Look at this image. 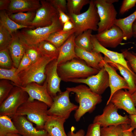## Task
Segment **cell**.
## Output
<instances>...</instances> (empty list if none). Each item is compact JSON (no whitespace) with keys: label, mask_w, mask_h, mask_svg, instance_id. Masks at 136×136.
Listing matches in <instances>:
<instances>
[{"label":"cell","mask_w":136,"mask_h":136,"mask_svg":"<svg viewBox=\"0 0 136 136\" xmlns=\"http://www.w3.org/2000/svg\"><path fill=\"white\" fill-rule=\"evenodd\" d=\"M100 44L106 48H115L122 43L123 34L121 29L114 25L110 29L95 35Z\"/></svg>","instance_id":"14"},{"label":"cell","mask_w":136,"mask_h":136,"mask_svg":"<svg viewBox=\"0 0 136 136\" xmlns=\"http://www.w3.org/2000/svg\"><path fill=\"white\" fill-rule=\"evenodd\" d=\"M42 56L57 59L59 54V48L46 40L36 45Z\"/></svg>","instance_id":"28"},{"label":"cell","mask_w":136,"mask_h":136,"mask_svg":"<svg viewBox=\"0 0 136 136\" xmlns=\"http://www.w3.org/2000/svg\"><path fill=\"white\" fill-rule=\"evenodd\" d=\"M25 53L32 63L35 62L42 56L36 45H29L26 44Z\"/></svg>","instance_id":"39"},{"label":"cell","mask_w":136,"mask_h":136,"mask_svg":"<svg viewBox=\"0 0 136 136\" xmlns=\"http://www.w3.org/2000/svg\"><path fill=\"white\" fill-rule=\"evenodd\" d=\"M11 118L22 136H49L44 129L38 130L35 127L26 116H14Z\"/></svg>","instance_id":"16"},{"label":"cell","mask_w":136,"mask_h":136,"mask_svg":"<svg viewBox=\"0 0 136 136\" xmlns=\"http://www.w3.org/2000/svg\"><path fill=\"white\" fill-rule=\"evenodd\" d=\"M9 133H19L10 117L0 116V136H5Z\"/></svg>","instance_id":"32"},{"label":"cell","mask_w":136,"mask_h":136,"mask_svg":"<svg viewBox=\"0 0 136 136\" xmlns=\"http://www.w3.org/2000/svg\"><path fill=\"white\" fill-rule=\"evenodd\" d=\"M132 30L133 37L136 38V19L133 23L132 26Z\"/></svg>","instance_id":"51"},{"label":"cell","mask_w":136,"mask_h":136,"mask_svg":"<svg viewBox=\"0 0 136 136\" xmlns=\"http://www.w3.org/2000/svg\"><path fill=\"white\" fill-rule=\"evenodd\" d=\"M36 11L20 12L8 14L9 17L17 23L24 26H30L35 17Z\"/></svg>","instance_id":"29"},{"label":"cell","mask_w":136,"mask_h":136,"mask_svg":"<svg viewBox=\"0 0 136 136\" xmlns=\"http://www.w3.org/2000/svg\"><path fill=\"white\" fill-rule=\"evenodd\" d=\"M128 116L130 120V126L134 129H136V114L129 115Z\"/></svg>","instance_id":"50"},{"label":"cell","mask_w":136,"mask_h":136,"mask_svg":"<svg viewBox=\"0 0 136 136\" xmlns=\"http://www.w3.org/2000/svg\"><path fill=\"white\" fill-rule=\"evenodd\" d=\"M63 26L60 23L58 14L53 19L52 24L45 27L22 29L18 31L19 35L27 45H36L45 40L52 33L61 30Z\"/></svg>","instance_id":"4"},{"label":"cell","mask_w":136,"mask_h":136,"mask_svg":"<svg viewBox=\"0 0 136 136\" xmlns=\"http://www.w3.org/2000/svg\"><path fill=\"white\" fill-rule=\"evenodd\" d=\"M66 89L75 93V100L79 104L74 115V119L77 122L87 113H92L96 105L102 101L101 95L94 93L89 87L83 84L67 87Z\"/></svg>","instance_id":"1"},{"label":"cell","mask_w":136,"mask_h":136,"mask_svg":"<svg viewBox=\"0 0 136 136\" xmlns=\"http://www.w3.org/2000/svg\"><path fill=\"white\" fill-rule=\"evenodd\" d=\"M124 58L128 62L131 67L135 73V84L136 85V56L126 49L121 50Z\"/></svg>","instance_id":"40"},{"label":"cell","mask_w":136,"mask_h":136,"mask_svg":"<svg viewBox=\"0 0 136 136\" xmlns=\"http://www.w3.org/2000/svg\"><path fill=\"white\" fill-rule=\"evenodd\" d=\"M133 136H136V129H134L133 131Z\"/></svg>","instance_id":"54"},{"label":"cell","mask_w":136,"mask_h":136,"mask_svg":"<svg viewBox=\"0 0 136 136\" xmlns=\"http://www.w3.org/2000/svg\"><path fill=\"white\" fill-rule=\"evenodd\" d=\"M48 107L44 103L37 100H27L18 108L14 116H26L29 121L36 124L38 130L43 129L49 116Z\"/></svg>","instance_id":"3"},{"label":"cell","mask_w":136,"mask_h":136,"mask_svg":"<svg viewBox=\"0 0 136 136\" xmlns=\"http://www.w3.org/2000/svg\"><path fill=\"white\" fill-rule=\"evenodd\" d=\"M70 82L86 84L92 91L100 95L109 86L108 74L104 67L95 75L86 78L73 80Z\"/></svg>","instance_id":"11"},{"label":"cell","mask_w":136,"mask_h":136,"mask_svg":"<svg viewBox=\"0 0 136 136\" xmlns=\"http://www.w3.org/2000/svg\"><path fill=\"white\" fill-rule=\"evenodd\" d=\"M131 95L135 106V107H136V90L132 94H131Z\"/></svg>","instance_id":"52"},{"label":"cell","mask_w":136,"mask_h":136,"mask_svg":"<svg viewBox=\"0 0 136 136\" xmlns=\"http://www.w3.org/2000/svg\"><path fill=\"white\" fill-rule=\"evenodd\" d=\"M12 35V40L8 49L14 65L17 68L25 53L26 44L19 36L18 31Z\"/></svg>","instance_id":"20"},{"label":"cell","mask_w":136,"mask_h":136,"mask_svg":"<svg viewBox=\"0 0 136 136\" xmlns=\"http://www.w3.org/2000/svg\"><path fill=\"white\" fill-rule=\"evenodd\" d=\"M55 59L41 57L36 61L18 75L21 82V86L24 87L28 84L35 82L40 85L46 79L45 69L47 65Z\"/></svg>","instance_id":"6"},{"label":"cell","mask_w":136,"mask_h":136,"mask_svg":"<svg viewBox=\"0 0 136 136\" xmlns=\"http://www.w3.org/2000/svg\"><path fill=\"white\" fill-rule=\"evenodd\" d=\"M66 120L64 119L49 115L44 129L47 132L49 136H67L64 126Z\"/></svg>","instance_id":"24"},{"label":"cell","mask_w":136,"mask_h":136,"mask_svg":"<svg viewBox=\"0 0 136 136\" xmlns=\"http://www.w3.org/2000/svg\"><path fill=\"white\" fill-rule=\"evenodd\" d=\"M0 80V104L7 97L14 86L10 80Z\"/></svg>","instance_id":"36"},{"label":"cell","mask_w":136,"mask_h":136,"mask_svg":"<svg viewBox=\"0 0 136 136\" xmlns=\"http://www.w3.org/2000/svg\"><path fill=\"white\" fill-rule=\"evenodd\" d=\"M68 15L74 25L76 37L89 29L97 31L100 19L94 0H90L89 8L85 12L78 15Z\"/></svg>","instance_id":"5"},{"label":"cell","mask_w":136,"mask_h":136,"mask_svg":"<svg viewBox=\"0 0 136 136\" xmlns=\"http://www.w3.org/2000/svg\"><path fill=\"white\" fill-rule=\"evenodd\" d=\"M76 31L75 28L65 33H61L59 31H57L52 33L45 40L59 48Z\"/></svg>","instance_id":"31"},{"label":"cell","mask_w":136,"mask_h":136,"mask_svg":"<svg viewBox=\"0 0 136 136\" xmlns=\"http://www.w3.org/2000/svg\"><path fill=\"white\" fill-rule=\"evenodd\" d=\"M121 125L123 132L122 136H133V131L134 129L129 124H123Z\"/></svg>","instance_id":"45"},{"label":"cell","mask_w":136,"mask_h":136,"mask_svg":"<svg viewBox=\"0 0 136 136\" xmlns=\"http://www.w3.org/2000/svg\"><path fill=\"white\" fill-rule=\"evenodd\" d=\"M104 59L110 65L119 71L128 85V92L131 94H132L136 90L135 73H132L123 65L111 61L105 56Z\"/></svg>","instance_id":"25"},{"label":"cell","mask_w":136,"mask_h":136,"mask_svg":"<svg viewBox=\"0 0 136 136\" xmlns=\"http://www.w3.org/2000/svg\"><path fill=\"white\" fill-rule=\"evenodd\" d=\"M57 59L51 61L47 65L45 69L46 81L47 83L48 92L53 98L62 91L60 89L61 79L57 72Z\"/></svg>","instance_id":"15"},{"label":"cell","mask_w":136,"mask_h":136,"mask_svg":"<svg viewBox=\"0 0 136 136\" xmlns=\"http://www.w3.org/2000/svg\"><path fill=\"white\" fill-rule=\"evenodd\" d=\"M92 31L90 29L87 30L76 37L75 39L76 45L87 51H93V47L90 40Z\"/></svg>","instance_id":"30"},{"label":"cell","mask_w":136,"mask_h":136,"mask_svg":"<svg viewBox=\"0 0 136 136\" xmlns=\"http://www.w3.org/2000/svg\"><path fill=\"white\" fill-rule=\"evenodd\" d=\"M101 136H122L123 129L121 124L111 125L100 128Z\"/></svg>","instance_id":"37"},{"label":"cell","mask_w":136,"mask_h":136,"mask_svg":"<svg viewBox=\"0 0 136 136\" xmlns=\"http://www.w3.org/2000/svg\"><path fill=\"white\" fill-rule=\"evenodd\" d=\"M74 58L57 65L58 74L62 81L70 82L72 80L87 78L95 75L99 71L88 66L85 61Z\"/></svg>","instance_id":"2"},{"label":"cell","mask_w":136,"mask_h":136,"mask_svg":"<svg viewBox=\"0 0 136 136\" xmlns=\"http://www.w3.org/2000/svg\"><path fill=\"white\" fill-rule=\"evenodd\" d=\"M5 136H22L19 133H9L7 134Z\"/></svg>","instance_id":"53"},{"label":"cell","mask_w":136,"mask_h":136,"mask_svg":"<svg viewBox=\"0 0 136 136\" xmlns=\"http://www.w3.org/2000/svg\"><path fill=\"white\" fill-rule=\"evenodd\" d=\"M89 0H67V9L69 14L78 15L85 5L89 4Z\"/></svg>","instance_id":"34"},{"label":"cell","mask_w":136,"mask_h":136,"mask_svg":"<svg viewBox=\"0 0 136 136\" xmlns=\"http://www.w3.org/2000/svg\"><path fill=\"white\" fill-rule=\"evenodd\" d=\"M136 19V10L127 17L117 19L115 25L118 27L123 34V40H126L133 37L132 30L133 24Z\"/></svg>","instance_id":"26"},{"label":"cell","mask_w":136,"mask_h":136,"mask_svg":"<svg viewBox=\"0 0 136 136\" xmlns=\"http://www.w3.org/2000/svg\"><path fill=\"white\" fill-rule=\"evenodd\" d=\"M103 65L108 74L109 87L111 91L110 97L107 103V105L110 103L112 96L115 92L121 89L128 90L129 87L125 80L117 74L114 67L104 59Z\"/></svg>","instance_id":"18"},{"label":"cell","mask_w":136,"mask_h":136,"mask_svg":"<svg viewBox=\"0 0 136 136\" xmlns=\"http://www.w3.org/2000/svg\"><path fill=\"white\" fill-rule=\"evenodd\" d=\"M118 110L113 104L110 102L105 107L102 114L94 117L93 123L99 124L101 127L125 124H130V121L128 116L119 114Z\"/></svg>","instance_id":"10"},{"label":"cell","mask_w":136,"mask_h":136,"mask_svg":"<svg viewBox=\"0 0 136 136\" xmlns=\"http://www.w3.org/2000/svg\"><path fill=\"white\" fill-rule=\"evenodd\" d=\"M41 6L40 1L39 0H10L6 11L8 14L36 11Z\"/></svg>","instance_id":"22"},{"label":"cell","mask_w":136,"mask_h":136,"mask_svg":"<svg viewBox=\"0 0 136 136\" xmlns=\"http://www.w3.org/2000/svg\"><path fill=\"white\" fill-rule=\"evenodd\" d=\"M100 124L93 123L89 124L87 128V132L85 136H101Z\"/></svg>","instance_id":"41"},{"label":"cell","mask_w":136,"mask_h":136,"mask_svg":"<svg viewBox=\"0 0 136 136\" xmlns=\"http://www.w3.org/2000/svg\"><path fill=\"white\" fill-rule=\"evenodd\" d=\"M136 4V0H123L119 10V14L123 15L135 6Z\"/></svg>","instance_id":"43"},{"label":"cell","mask_w":136,"mask_h":136,"mask_svg":"<svg viewBox=\"0 0 136 136\" xmlns=\"http://www.w3.org/2000/svg\"><path fill=\"white\" fill-rule=\"evenodd\" d=\"M74 127L72 126L71 127L70 131L67 133V136H85V132L83 129H80L76 132H74Z\"/></svg>","instance_id":"48"},{"label":"cell","mask_w":136,"mask_h":136,"mask_svg":"<svg viewBox=\"0 0 136 136\" xmlns=\"http://www.w3.org/2000/svg\"><path fill=\"white\" fill-rule=\"evenodd\" d=\"M75 50L78 58L84 60L89 66L99 71L104 67V57L100 53L93 51L89 52L76 45Z\"/></svg>","instance_id":"21"},{"label":"cell","mask_w":136,"mask_h":136,"mask_svg":"<svg viewBox=\"0 0 136 136\" xmlns=\"http://www.w3.org/2000/svg\"><path fill=\"white\" fill-rule=\"evenodd\" d=\"M57 9L59 10L64 12H67V2L65 0H48Z\"/></svg>","instance_id":"44"},{"label":"cell","mask_w":136,"mask_h":136,"mask_svg":"<svg viewBox=\"0 0 136 136\" xmlns=\"http://www.w3.org/2000/svg\"><path fill=\"white\" fill-rule=\"evenodd\" d=\"M0 24L12 34L17 32L20 29L29 28L34 29L32 26H27L19 25L9 17L6 10L1 11L0 12Z\"/></svg>","instance_id":"27"},{"label":"cell","mask_w":136,"mask_h":136,"mask_svg":"<svg viewBox=\"0 0 136 136\" xmlns=\"http://www.w3.org/2000/svg\"><path fill=\"white\" fill-rule=\"evenodd\" d=\"M94 4L97 8L99 18L98 24V33L111 28L114 25L117 13L113 4L118 0H95Z\"/></svg>","instance_id":"7"},{"label":"cell","mask_w":136,"mask_h":136,"mask_svg":"<svg viewBox=\"0 0 136 136\" xmlns=\"http://www.w3.org/2000/svg\"><path fill=\"white\" fill-rule=\"evenodd\" d=\"M17 68L14 66L10 69L0 68V79L10 81L14 86H21L20 79L18 75L15 74Z\"/></svg>","instance_id":"33"},{"label":"cell","mask_w":136,"mask_h":136,"mask_svg":"<svg viewBox=\"0 0 136 136\" xmlns=\"http://www.w3.org/2000/svg\"><path fill=\"white\" fill-rule=\"evenodd\" d=\"M76 37L75 33L73 34L59 48V54L57 59L58 65L74 58H79L75 52Z\"/></svg>","instance_id":"23"},{"label":"cell","mask_w":136,"mask_h":136,"mask_svg":"<svg viewBox=\"0 0 136 136\" xmlns=\"http://www.w3.org/2000/svg\"><path fill=\"white\" fill-rule=\"evenodd\" d=\"M18 86L27 93L29 96L28 100H37L44 103L49 107L52 105L53 99L48 92L47 83L46 80L42 85L32 82L24 87Z\"/></svg>","instance_id":"13"},{"label":"cell","mask_w":136,"mask_h":136,"mask_svg":"<svg viewBox=\"0 0 136 136\" xmlns=\"http://www.w3.org/2000/svg\"><path fill=\"white\" fill-rule=\"evenodd\" d=\"M0 68L10 69L14 66L8 49L0 50Z\"/></svg>","instance_id":"38"},{"label":"cell","mask_w":136,"mask_h":136,"mask_svg":"<svg viewBox=\"0 0 136 136\" xmlns=\"http://www.w3.org/2000/svg\"><path fill=\"white\" fill-rule=\"evenodd\" d=\"M110 102L118 109L125 110L129 115L136 114L135 107L131 94L128 91L123 89L117 91L112 96Z\"/></svg>","instance_id":"17"},{"label":"cell","mask_w":136,"mask_h":136,"mask_svg":"<svg viewBox=\"0 0 136 136\" xmlns=\"http://www.w3.org/2000/svg\"><path fill=\"white\" fill-rule=\"evenodd\" d=\"M59 16V21L63 26V24L66 22L71 20V19L68 15L65 12L59 10H57Z\"/></svg>","instance_id":"46"},{"label":"cell","mask_w":136,"mask_h":136,"mask_svg":"<svg viewBox=\"0 0 136 136\" xmlns=\"http://www.w3.org/2000/svg\"><path fill=\"white\" fill-rule=\"evenodd\" d=\"M70 92L66 89L64 91L58 93L52 98V104L47 111L48 115L66 120L72 111L78 109V106L71 102L70 100Z\"/></svg>","instance_id":"8"},{"label":"cell","mask_w":136,"mask_h":136,"mask_svg":"<svg viewBox=\"0 0 136 136\" xmlns=\"http://www.w3.org/2000/svg\"><path fill=\"white\" fill-rule=\"evenodd\" d=\"M28 98L26 91L20 87L14 86L7 97L0 104V116L5 115L12 118Z\"/></svg>","instance_id":"9"},{"label":"cell","mask_w":136,"mask_h":136,"mask_svg":"<svg viewBox=\"0 0 136 136\" xmlns=\"http://www.w3.org/2000/svg\"><path fill=\"white\" fill-rule=\"evenodd\" d=\"M74 28V25L72 22L70 20L64 23L62 29L59 31L61 33L66 32Z\"/></svg>","instance_id":"47"},{"label":"cell","mask_w":136,"mask_h":136,"mask_svg":"<svg viewBox=\"0 0 136 136\" xmlns=\"http://www.w3.org/2000/svg\"><path fill=\"white\" fill-rule=\"evenodd\" d=\"M12 40V34L0 24V50L8 49Z\"/></svg>","instance_id":"35"},{"label":"cell","mask_w":136,"mask_h":136,"mask_svg":"<svg viewBox=\"0 0 136 136\" xmlns=\"http://www.w3.org/2000/svg\"><path fill=\"white\" fill-rule=\"evenodd\" d=\"M32 64L30 60L25 53L17 69L15 74L18 75L20 72L28 67Z\"/></svg>","instance_id":"42"},{"label":"cell","mask_w":136,"mask_h":136,"mask_svg":"<svg viewBox=\"0 0 136 136\" xmlns=\"http://www.w3.org/2000/svg\"><path fill=\"white\" fill-rule=\"evenodd\" d=\"M10 3V0H0V11H7Z\"/></svg>","instance_id":"49"},{"label":"cell","mask_w":136,"mask_h":136,"mask_svg":"<svg viewBox=\"0 0 136 136\" xmlns=\"http://www.w3.org/2000/svg\"><path fill=\"white\" fill-rule=\"evenodd\" d=\"M90 40L93 47V51L103 53L111 61L123 65L131 72L134 73L129 67L122 53L109 50L103 46L99 43L95 35H91Z\"/></svg>","instance_id":"19"},{"label":"cell","mask_w":136,"mask_h":136,"mask_svg":"<svg viewBox=\"0 0 136 136\" xmlns=\"http://www.w3.org/2000/svg\"><path fill=\"white\" fill-rule=\"evenodd\" d=\"M41 6L36 11L30 26L36 28L49 26L58 14L55 8L48 0H40Z\"/></svg>","instance_id":"12"},{"label":"cell","mask_w":136,"mask_h":136,"mask_svg":"<svg viewBox=\"0 0 136 136\" xmlns=\"http://www.w3.org/2000/svg\"><path fill=\"white\" fill-rule=\"evenodd\" d=\"M132 52V53L133 54L135 55V56H136V53L133 52Z\"/></svg>","instance_id":"55"}]
</instances>
